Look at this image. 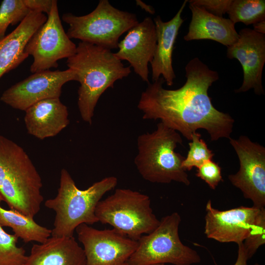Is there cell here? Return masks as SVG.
Here are the masks:
<instances>
[{
	"label": "cell",
	"mask_w": 265,
	"mask_h": 265,
	"mask_svg": "<svg viewBox=\"0 0 265 265\" xmlns=\"http://www.w3.org/2000/svg\"><path fill=\"white\" fill-rule=\"evenodd\" d=\"M186 80L177 89L163 87L162 77L149 83L141 94L138 108L145 120H156L191 140L198 129H204L212 141L230 139L234 119L212 105L208 90L219 79L218 73L209 68L198 57L185 67Z\"/></svg>",
	"instance_id": "6da1fadb"
},
{
	"label": "cell",
	"mask_w": 265,
	"mask_h": 265,
	"mask_svg": "<svg viewBox=\"0 0 265 265\" xmlns=\"http://www.w3.org/2000/svg\"><path fill=\"white\" fill-rule=\"evenodd\" d=\"M67 65L78 77L79 110L82 120L90 125L101 96L131 73V67L125 66L111 50L81 41L75 54L67 58Z\"/></svg>",
	"instance_id": "7a4b0ae2"
},
{
	"label": "cell",
	"mask_w": 265,
	"mask_h": 265,
	"mask_svg": "<svg viewBox=\"0 0 265 265\" xmlns=\"http://www.w3.org/2000/svg\"><path fill=\"white\" fill-rule=\"evenodd\" d=\"M41 177L24 149L0 135V194L10 209L34 218L43 201Z\"/></svg>",
	"instance_id": "3957f363"
},
{
	"label": "cell",
	"mask_w": 265,
	"mask_h": 265,
	"mask_svg": "<svg viewBox=\"0 0 265 265\" xmlns=\"http://www.w3.org/2000/svg\"><path fill=\"white\" fill-rule=\"evenodd\" d=\"M117 183L116 177L108 176L81 190L67 170L63 168L56 196L45 203V206L55 212L52 237H73L80 225L99 222L95 214L96 207L104 194L113 189Z\"/></svg>",
	"instance_id": "277c9868"
},
{
	"label": "cell",
	"mask_w": 265,
	"mask_h": 265,
	"mask_svg": "<svg viewBox=\"0 0 265 265\" xmlns=\"http://www.w3.org/2000/svg\"><path fill=\"white\" fill-rule=\"evenodd\" d=\"M182 141L178 132L161 122L153 132L139 135L134 162L141 177L154 183L175 181L189 185L188 174L182 165L185 157L175 151Z\"/></svg>",
	"instance_id": "5b68a950"
},
{
	"label": "cell",
	"mask_w": 265,
	"mask_h": 265,
	"mask_svg": "<svg viewBox=\"0 0 265 265\" xmlns=\"http://www.w3.org/2000/svg\"><path fill=\"white\" fill-rule=\"evenodd\" d=\"M95 214L99 222L136 241L153 232L160 221L153 213L149 196L129 188H117L100 201Z\"/></svg>",
	"instance_id": "8992f818"
},
{
	"label": "cell",
	"mask_w": 265,
	"mask_h": 265,
	"mask_svg": "<svg viewBox=\"0 0 265 265\" xmlns=\"http://www.w3.org/2000/svg\"><path fill=\"white\" fill-rule=\"evenodd\" d=\"M62 19L69 26L66 33L70 39L110 50L117 49L120 36L139 22L135 14L118 9L107 0H100L86 15L78 16L66 13Z\"/></svg>",
	"instance_id": "52a82bcc"
},
{
	"label": "cell",
	"mask_w": 265,
	"mask_h": 265,
	"mask_svg": "<svg viewBox=\"0 0 265 265\" xmlns=\"http://www.w3.org/2000/svg\"><path fill=\"white\" fill-rule=\"evenodd\" d=\"M180 215L174 212L163 217L151 233L137 241V246L125 265L171 264L192 265L201 259L197 252L184 244L179 236Z\"/></svg>",
	"instance_id": "ba28073f"
},
{
	"label": "cell",
	"mask_w": 265,
	"mask_h": 265,
	"mask_svg": "<svg viewBox=\"0 0 265 265\" xmlns=\"http://www.w3.org/2000/svg\"><path fill=\"white\" fill-rule=\"evenodd\" d=\"M76 51V45L63 27L57 1L53 0L46 22L32 35L25 47L26 53L33 58L30 71L34 73L57 68L59 60L70 57Z\"/></svg>",
	"instance_id": "9c48e42d"
},
{
	"label": "cell",
	"mask_w": 265,
	"mask_h": 265,
	"mask_svg": "<svg viewBox=\"0 0 265 265\" xmlns=\"http://www.w3.org/2000/svg\"><path fill=\"white\" fill-rule=\"evenodd\" d=\"M229 139L239 161L238 171L228 176L229 181L252 201L253 207L265 208V148L245 135Z\"/></svg>",
	"instance_id": "30bf717a"
},
{
	"label": "cell",
	"mask_w": 265,
	"mask_h": 265,
	"mask_svg": "<svg viewBox=\"0 0 265 265\" xmlns=\"http://www.w3.org/2000/svg\"><path fill=\"white\" fill-rule=\"evenodd\" d=\"M75 231L83 246L85 265H125L137 246V241L114 229L98 230L81 224Z\"/></svg>",
	"instance_id": "8fae6325"
},
{
	"label": "cell",
	"mask_w": 265,
	"mask_h": 265,
	"mask_svg": "<svg viewBox=\"0 0 265 265\" xmlns=\"http://www.w3.org/2000/svg\"><path fill=\"white\" fill-rule=\"evenodd\" d=\"M72 80L78 81V77L69 68L37 72L4 91L0 100L13 108L25 111L42 100L59 98L63 85Z\"/></svg>",
	"instance_id": "7c38bea8"
},
{
	"label": "cell",
	"mask_w": 265,
	"mask_h": 265,
	"mask_svg": "<svg viewBox=\"0 0 265 265\" xmlns=\"http://www.w3.org/2000/svg\"><path fill=\"white\" fill-rule=\"evenodd\" d=\"M227 56L237 59L243 70L242 83L235 92H245L253 89L258 95L265 94L262 73L265 63V34L249 28L241 29L238 40L227 47Z\"/></svg>",
	"instance_id": "4fadbf2b"
},
{
	"label": "cell",
	"mask_w": 265,
	"mask_h": 265,
	"mask_svg": "<svg viewBox=\"0 0 265 265\" xmlns=\"http://www.w3.org/2000/svg\"><path fill=\"white\" fill-rule=\"evenodd\" d=\"M260 209L240 206L219 211L212 206L209 200L206 206L204 233L206 237L221 243L243 242Z\"/></svg>",
	"instance_id": "5bb4252c"
},
{
	"label": "cell",
	"mask_w": 265,
	"mask_h": 265,
	"mask_svg": "<svg viewBox=\"0 0 265 265\" xmlns=\"http://www.w3.org/2000/svg\"><path fill=\"white\" fill-rule=\"evenodd\" d=\"M157 44L155 25L150 17L131 28L118 44V50L114 53L120 60H126L135 74L148 84V64L152 61Z\"/></svg>",
	"instance_id": "9a60e30c"
},
{
	"label": "cell",
	"mask_w": 265,
	"mask_h": 265,
	"mask_svg": "<svg viewBox=\"0 0 265 265\" xmlns=\"http://www.w3.org/2000/svg\"><path fill=\"white\" fill-rule=\"evenodd\" d=\"M187 1L185 0L170 20L163 22L159 16L153 20L157 44L153 58L150 63L153 82L161 77L168 86H171L174 84L176 75L172 65V54L179 29L184 22L182 13Z\"/></svg>",
	"instance_id": "2e32d148"
},
{
	"label": "cell",
	"mask_w": 265,
	"mask_h": 265,
	"mask_svg": "<svg viewBox=\"0 0 265 265\" xmlns=\"http://www.w3.org/2000/svg\"><path fill=\"white\" fill-rule=\"evenodd\" d=\"M25 112L24 122L27 132L41 140L56 135L70 123L67 107L59 98L39 101Z\"/></svg>",
	"instance_id": "e0dca14e"
},
{
	"label": "cell",
	"mask_w": 265,
	"mask_h": 265,
	"mask_svg": "<svg viewBox=\"0 0 265 265\" xmlns=\"http://www.w3.org/2000/svg\"><path fill=\"white\" fill-rule=\"evenodd\" d=\"M47 19L44 13L31 11L15 29L0 40V79L28 57L26 46Z\"/></svg>",
	"instance_id": "ac0fdd59"
},
{
	"label": "cell",
	"mask_w": 265,
	"mask_h": 265,
	"mask_svg": "<svg viewBox=\"0 0 265 265\" xmlns=\"http://www.w3.org/2000/svg\"><path fill=\"white\" fill-rule=\"evenodd\" d=\"M83 249L74 237L49 238L34 244L23 265H85Z\"/></svg>",
	"instance_id": "d6986e66"
},
{
	"label": "cell",
	"mask_w": 265,
	"mask_h": 265,
	"mask_svg": "<svg viewBox=\"0 0 265 265\" xmlns=\"http://www.w3.org/2000/svg\"><path fill=\"white\" fill-rule=\"evenodd\" d=\"M189 7L192 17L188 32L184 37L185 41L209 39L228 47L238 40V33L229 19L215 16L191 3Z\"/></svg>",
	"instance_id": "ffe728a7"
},
{
	"label": "cell",
	"mask_w": 265,
	"mask_h": 265,
	"mask_svg": "<svg viewBox=\"0 0 265 265\" xmlns=\"http://www.w3.org/2000/svg\"><path fill=\"white\" fill-rule=\"evenodd\" d=\"M0 225L11 228L18 238L25 243L31 241L43 243L52 234V230L36 223L34 218L13 210H7L0 206Z\"/></svg>",
	"instance_id": "44dd1931"
},
{
	"label": "cell",
	"mask_w": 265,
	"mask_h": 265,
	"mask_svg": "<svg viewBox=\"0 0 265 265\" xmlns=\"http://www.w3.org/2000/svg\"><path fill=\"white\" fill-rule=\"evenodd\" d=\"M227 13L235 24L240 22L246 25H253L265 20V1L232 0Z\"/></svg>",
	"instance_id": "7402d4cb"
},
{
	"label": "cell",
	"mask_w": 265,
	"mask_h": 265,
	"mask_svg": "<svg viewBox=\"0 0 265 265\" xmlns=\"http://www.w3.org/2000/svg\"><path fill=\"white\" fill-rule=\"evenodd\" d=\"M18 238L0 225V265H23L27 256L24 248L17 245Z\"/></svg>",
	"instance_id": "603a6c76"
},
{
	"label": "cell",
	"mask_w": 265,
	"mask_h": 265,
	"mask_svg": "<svg viewBox=\"0 0 265 265\" xmlns=\"http://www.w3.org/2000/svg\"><path fill=\"white\" fill-rule=\"evenodd\" d=\"M23 0H4L0 5V40L10 25L21 23L31 12Z\"/></svg>",
	"instance_id": "cb8c5ba5"
},
{
	"label": "cell",
	"mask_w": 265,
	"mask_h": 265,
	"mask_svg": "<svg viewBox=\"0 0 265 265\" xmlns=\"http://www.w3.org/2000/svg\"><path fill=\"white\" fill-rule=\"evenodd\" d=\"M191 140L188 143L189 149L182 164L186 171H189L193 167L199 168L205 162L212 160L214 156L199 133H193Z\"/></svg>",
	"instance_id": "d4e9b609"
},
{
	"label": "cell",
	"mask_w": 265,
	"mask_h": 265,
	"mask_svg": "<svg viewBox=\"0 0 265 265\" xmlns=\"http://www.w3.org/2000/svg\"><path fill=\"white\" fill-rule=\"evenodd\" d=\"M248 259L265 244V209L261 208L250 231L242 242Z\"/></svg>",
	"instance_id": "484cf974"
},
{
	"label": "cell",
	"mask_w": 265,
	"mask_h": 265,
	"mask_svg": "<svg viewBox=\"0 0 265 265\" xmlns=\"http://www.w3.org/2000/svg\"><path fill=\"white\" fill-rule=\"evenodd\" d=\"M196 176L203 180L212 189H215L219 183L223 181L221 168L212 160L205 162L198 168Z\"/></svg>",
	"instance_id": "4316f807"
},
{
	"label": "cell",
	"mask_w": 265,
	"mask_h": 265,
	"mask_svg": "<svg viewBox=\"0 0 265 265\" xmlns=\"http://www.w3.org/2000/svg\"><path fill=\"white\" fill-rule=\"evenodd\" d=\"M187 1L215 16L223 17L227 13L232 0H190Z\"/></svg>",
	"instance_id": "83f0119b"
},
{
	"label": "cell",
	"mask_w": 265,
	"mask_h": 265,
	"mask_svg": "<svg viewBox=\"0 0 265 265\" xmlns=\"http://www.w3.org/2000/svg\"><path fill=\"white\" fill-rule=\"evenodd\" d=\"M30 11L46 13L48 15L51 10L53 0H23Z\"/></svg>",
	"instance_id": "f1b7e54d"
},
{
	"label": "cell",
	"mask_w": 265,
	"mask_h": 265,
	"mask_svg": "<svg viewBox=\"0 0 265 265\" xmlns=\"http://www.w3.org/2000/svg\"><path fill=\"white\" fill-rule=\"evenodd\" d=\"M238 245V257L236 262L234 265H247V261L248 260L247 257L245 249L243 243H239ZM254 265H261L258 263H256Z\"/></svg>",
	"instance_id": "f546056e"
},
{
	"label": "cell",
	"mask_w": 265,
	"mask_h": 265,
	"mask_svg": "<svg viewBox=\"0 0 265 265\" xmlns=\"http://www.w3.org/2000/svg\"><path fill=\"white\" fill-rule=\"evenodd\" d=\"M135 2L137 6H139L141 9L145 11L146 12L150 14H155V9L152 6L147 4L145 2L140 0H136Z\"/></svg>",
	"instance_id": "4dcf8cb0"
},
{
	"label": "cell",
	"mask_w": 265,
	"mask_h": 265,
	"mask_svg": "<svg viewBox=\"0 0 265 265\" xmlns=\"http://www.w3.org/2000/svg\"><path fill=\"white\" fill-rule=\"evenodd\" d=\"M253 30L259 33L265 34V20L253 24Z\"/></svg>",
	"instance_id": "1f68e13d"
},
{
	"label": "cell",
	"mask_w": 265,
	"mask_h": 265,
	"mask_svg": "<svg viewBox=\"0 0 265 265\" xmlns=\"http://www.w3.org/2000/svg\"><path fill=\"white\" fill-rule=\"evenodd\" d=\"M2 201H3V198H2V197H1V196L0 194V204L1 202Z\"/></svg>",
	"instance_id": "d6a6232c"
},
{
	"label": "cell",
	"mask_w": 265,
	"mask_h": 265,
	"mask_svg": "<svg viewBox=\"0 0 265 265\" xmlns=\"http://www.w3.org/2000/svg\"><path fill=\"white\" fill-rule=\"evenodd\" d=\"M153 265H165L164 264H155Z\"/></svg>",
	"instance_id": "836d02e7"
}]
</instances>
